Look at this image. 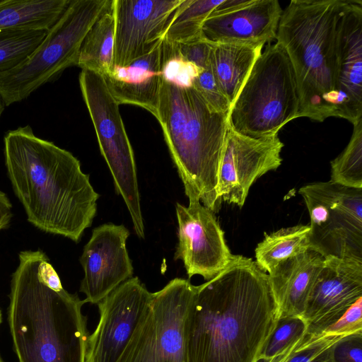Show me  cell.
I'll return each instance as SVG.
<instances>
[{"mask_svg":"<svg viewBox=\"0 0 362 362\" xmlns=\"http://www.w3.org/2000/svg\"><path fill=\"white\" fill-rule=\"evenodd\" d=\"M346 337L328 329L306 332L277 355L258 362H333L332 349Z\"/></svg>","mask_w":362,"mask_h":362,"instance_id":"cell-26","label":"cell"},{"mask_svg":"<svg viewBox=\"0 0 362 362\" xmlns=\"http://www.w3.org/2000/svg\"><path fill=\"white\" fill-rule=\"evenodd\" d=\"M361 297L362 262L325 257L302 316L307 332L324 331Z\"/></svg>","mask_w":362,"mask_h":362,"instance_id":"cell-17","label":"cell"},{"mask_svg":"<svg viewBox=\"0 0 362 362\" xmlns=\"http://www.w3.org/2000/svg\"><path fill=\"white\" fill-rule=\"evenodd\" d=\"M0 362H4V361L2 360V358H1V356H0Z\"/></svg>","mask_w":362,"mask_h":362,"instance_id":"cell-38","label":"cell"},{"mask_svg":"<svg viewBox=\"0 0 362 362\" xmlns=\"http://www.w3.org/2000/svg\"><path fill=\"white\" fill-rule=\"evenodd\" d=\"M12 204L6 193L0 190V230L10 226L12 214Z\"/></svg>","mask_w":362,"mask_h":362,"instance_id":"cell-35","label":"cell"},{"mask_svg":"<svg viewBox=\"0 0 362 362\" xmlns=\"http://www.w3.org/2000/svg\"><path fill=\"white\" fill-rule=\"evenodd\" d=\"M309 225L279 229L264 238L255 249V262L266 273L281 262L310 250Z\"/></svg>","mask_w":362,"mask_h":362,"instance_id":"cell-23","label":"cell"},{"mask_svg":"<svg viewBox=\"0 0 362 362\" xmlns=\"http://www.w3.org/2000/svg\"><path fill=\"white\" fill-rule=\"evenodd\" d=\"M299 112L295 71L285 48L276 42L255 61L230 105L228 127L250 137L271 136L298 118Z\"/></svg>","mask_w":362,"mask_h":362,"instance_id":"cell-6","label":"cell"},{"mask_svg":"<svg viewBox=\"0 0 362 362\" xmlns=\"http://www.w3.org/2000/svg\"><path fill=\"white\" fill-rule=\"evenodd\" d=\"M263 45L213 44L211 67L218 86L232 105L247 78Z\"/></svg>","mask_w":362,"mask_h":362,"instance_id":"cell-21","label":"cell"},{"mask_svg":"<svg viewBox=\"0 0 362 362\" xmlns=\"http://www.w3.org/2000/svg\"><path fill=\"white\" fill-rule=\"evenodd\" d=\"M48 30H8L0 31V72L23 62L46 37Z\"/></svg>","mask_w":362,"mask_h":362,"instance_id":"cell-28","label":"cell"},{"mask_svg":"<svg viewBox=\"0 0 362 362\" xmlns=\"http://www.w3.org/2000/svg\"><path fill=\"white\" fill-rule=\"evenodd\" d=\"M170 43L163 40L153 52L124 66H113L104 76L107 88L119 105L139 106L155 117L163 80V66Z\"/></svg>","mask_w":362,"mask_h":362,"instance_id":"cell-19","label":"cell"},{"mask_svg":"<svg viewBox=\"0 0 362 362\" xmlns=\"http://www.w3.org/2000/svg\"><path fill=\"white\" fill-rule=\"evenodd\" d=\"M78 81L101 154L112 175L115 189L125 202L136 235L144 239V224L134 151L119 112V105L110 92L103 76L82 69Z\"/></svg>","mask_w":362,"mask_h":362,"instance_id":"cell-8","label":"cell"},{"mask_svg":"<svg viewBox=\"0 0 362 362\" xmlns=\"http://www.w3.org/2000/svg\"><path fill=\"white\" fill-rule=\"evenodd\" d=\"M183 0H112L113 66H124L157 48Z\"/></svg>","mask_w":362,"mask_h":362,"instance_id":"cell-12","label":"cell"},{"mask_svg":"<svg viewBox=\"0 0 362 362\" xmlns=\"http://www.w3.org/2000/svg\"><path fill=\"white\" fill-rule=\"evenodd\" d=\"M129 236L124 225L105 223L93 229L80 257L84 277L79 291L85 294L86 303L98 304L132 277L134 268L126 246Z\"/></svg>","mask_w":362,"mask_h":362,"instance_id":"cell-15","label":"cell"},{"mask_svg":"<svg viewBox=\"0 0 362 362\" xmlns=\"http://www.w3.org/2000/svg\"><path fill=\"white\" fill-rule=\"evenodd\" d=\"M4 144L7 175L28 221L78 243L92 224L100 197L80 161L29 125L8 131Z\"/></svg>","mask_w":362,"mask_h":362,"instance_id":"cell-2","label":"cell"},{"mask_svg":"<svg viewBox=\"0 0 362 362\" xmlns=\"http://www.w3.org/2000/svg\"><path fill=\"white\" fill-rule=\"evenodd\" d=\"M178 245L175 259L184 263L189 278L200 275L209 281L230 262V252L214 213L199 201L185 206L176 203Z\"/></svg>","mask_w":362,"mask_h":362,"instance_id":"cell-14","label":"cell"},{"mask_svg":"<svg viewBox=\"0 0 362 362\" xmlns=\"http://www.w3.org/2000/svg\"><path fill=\"white\" fill-rule=\"evenodd\" d=\"M325 258L308 250L279 264L268 273L279 319L302 317Z\"/></svg>","mask_w":362,"mask_h":362,"instance_id":"cell-20","label":"cell"},{"mask_svg":"<svg viewBox=\"0 0 362 362\" xmlns=\"http://www.w3.org/2000/svg\"><path fill=\"white\" fill-rule=\"evenodd\" d=\"M137 276L125 281L98 303L100 319L88 337L86 362H117L150 300Z\"/></svg>","mask_w":362,"mask_h":362,"instance_id":"cell-13","label":"cell"},{"mask_svg":"<svg viewBox=\"0 0 362 362\" xmlns=\"http://www.w3.org/2000/svg\"><path fill=\"white\" fill-rule=\"evenodd\" d=\"M192 86L216 111L228 115L230 105L221 93L211 67L202 70L194 78Z\"/></svg>","mask_w":362,"mask_h":362,"instance_id":"cell-31","label":"cell"},{"mask_svg":"<svg viewBox=\"0 0 362 362\" xmlns=\"http://www.w3.org/2000/svg\"><path fill=\"white\" fill-rule=\"evenodd\" d=\"M170 43V51L163 66V78L181 86H192V80L203 69L186 61L179 54L177 45Z\"/></svg>","mask_w":362,"mask_h":362,"instance_id":"cell-30","label":"cell"},{"mask_svg":"<svg viewBox=\"0 0 362 362\" xmlns=\"http://www.w3.org/2000/svg\"><path fill=\"white\" fill-rule=\"evenodd\" d=\"M196 289L188 279L175 278L151 293L117 362H187V321Z\"/></svg>","mask_w":362,"mask_h":362,"instance_id":"cell-9","label":"cell"},{"mask_svg":"<svg viewBox=\"0 0 362 362\" xmlns=\"http://www.w3.org/2000/svg\"><path fill=\"white\" fill-rule=\"evenodd\" d=\"M2 322V313H1V310L0 309V325L1 324Z\"/></svg>","mask_w":362,"mask_h":362,"instance_id":"cell-37","label":"cell"},{"mask_svg":"<svg viewBox=\"0 0 362 362\" xmlns=\"http://www.w3.org/2000/svg\"><path fill=\"white\" fill-rule=\"evenodd\" d=\"M326 329L344 336L362 332V297Z\"/></svg>","mask_w":362,"mask_h":362,"instance_id":"cell-33","label":"cell"},{"mask_svg":"<svg viewBox=\"0 0 362 362\" xmlns=\"http://www.w3.org/2000/svg\"><path fill=\"white\" fill-rule=\"evenodd\" d=\"M308 325L300 317L280 318L262 351L259 361L277 355L307 332Z\"/></svg>","mask_w":362,"mask_h":362,"instance_id":"cell-29","label":"cell"},{"mask_svg":"<svg viewBox=\"0 0 362 362\" xmlns=\"http://www.w3.org/2000/svg\"><path fill=\"white\" fill-rule=\"evenodd\" d=\"M45 252L24 250L11 280L8 322L18 362H86V303L64 288L56 291L42 279Z\"/></svg>","mask_w":362,"mask_h":362,"instance_id":"cell-3","label":"cell"},{"mask_svg":"<svg viewBox=\"0 0 362 362\" xmlns=\"http://www.w3.org/2000/svg\"><path fill=\"white\" fill-rule=\"evenodd\" d=\"M353 125L346 147L330 163V180L348 187L362 188V118Z\"/></svg>","mask_w":362,"mask_h":362,"instance_id":"cell-27","label":"cell"},{"mask_svg":"<svg viewBox=\"0 0 362 362\" xmlns=\"http://www.w3.org/2000/svg\"><path fill=\"white\" fill-rule=\"evenodd\" d=\"M112 0H70L35 51L21 64L0 72V97L8 106L77 66L82 43Z\"/></svg>","mask_w":362,"mask_h":362,"instance_id":"cell-7","label":"cell"},{"mask_svg":"<svg viewBox=\"0 0 362 362\" xmlns=\"http://www.w3.org/2000/svg\"><path fill=\"white\" fill-rule=\"evenodd\" d=\"M4 104L2 100H1V98L0 97V117L1 116V114H2L3 111H4Z\"/></svg>","mask_w":362,"mask_h":362,"instance_id":"cell-36","label":"cell"},{"mask_svg":"<svg viewBox=\"0 0 362 362\" xmlns=\"http://www.w3.org/2000/svg\"><path fill=\"white\" fill-rule=\"evenodd\" d=\"M70 0H0V31L49 30Z\"/></svg>","mask_w":362,"mask_h":362,"instance_id":"cell-22","label":"cell"},{"mask_svg":"<svg viewBox=\"0 0 362 362\" xmlns=\"http://www.w3.org/2000/svg\"><path fill=\"white\" fill-rule=\"evenodd\" d=\"M333 362H362V332L341 339L332 349Z\"/></svg>","mask_w":362,"mask_h":362,"instance_id":"cell-34","label":"cell"},{"mask_svg":"<svg viewBox=\"0 0 362 362\" xmlns=\"http://www.w3.org/2000/svg\"><path fill=\"white\" fill-rule=\"evenodd\" d=\"M282 11L277 0H223L204 22L202 37L211 44L264 45L276 39Z\"/></svg>","mask_w":362,"mask_h":362,"instance_id":"cell-16","label":"cell"},{"mask_svg":"<svg viewBox=\"0 0 362 362\" xmlns=\"http://www.w3.org/2000/svg\"><path fill=\"white\" fill-rule=\"evenodd\" d=\"M223 0H183L173 15L164 40L185 43L202 37L204 22Z\"/></svg>","mask_w":362,"mask_h":362,"instance_id":"cell-25","label":"cell"},{"mask_svg":"<svg viewBox=\"0 0 362 362\" xmlns=\"http://www.w3.org/2000/svg\"><path fill=\"white\" fill-rule=\"evenodd\" d=\"M283 147L278 134L253 138L228 127L218 171L219 200L241 208L252 184L281 165Z\"/></svg>","mask_w":362,"mask_h":362,"instance_id":"cell-11","label":"cell"},{"mask_svg":"<svg viewBox=\"0 0 362 362\" xmlns=\"http://www.w3.org/2000/svg\"><path fill=\"white\" fill-rule=\"evenodd\" d=\"M343 0H292L282 11L276 40L287 52L300 95L298 117H338L336 36Z\"/></svg>","mask_w":362,"mask_h":362,"instance_id":"cell-5","label":"cell"},{"mask_svg":"<svg viewBox=\"0 0 362 362\" xmlns=\"http://www.w3.org/2000/svg\"><path fill=\"white\" fill-rule=\"evenodd\" d=\"M298 193L310 216V250L362 262V188L329 180L307 184Z\"/></svg>","mask_w":362,"mask_h":362,"instance_id":"cell-10","label":"cell"},{"mask_svg":"<svg viewBox=\"0 0 362 362\" xmlns=\"http://www.w3.org/2000/svg\"><path fill=\"white\" fill-rule=\"evenodd\" d=\"M196 288L187 321V362H258L279 320L268 274L251 258L233 255Z\"/></svg>","mask_w":362,"mask_h":362,"instance_id":"cell-1","label":"cell"},{"mask_svg":"<svg viewBox=\"0 0 362 362\" xmlns=\"http://www.w3.org/2000/svg\"><path fill=\"white\" fill-rule=\"evenodd\" d=\"M115 21L111 6L88 32L80 49L77 66L102 76L112 68Z\"/></svg>","mask_w":362,"mask_h":362,"instance_id":"cell-24","label":"cell"},{"mask_svg":"<svg viewBox=\"0 0 362 362\" xmlns=\"http://www.w3.org/2000/svg\"><path fill=\"white\" fill-rule=\"evenodd\" d=\"M156 118L189 202L199 201L216 212L221 203L217 187L227 115L211 107L192 86L163 78Z\"/></svg>","mask_w":362,"mask_h":362,"instance_id":"cell-4","label":"cell"},{"mask_svg":"<svg viewBox=\"0 0 362 362\" xmlns=\"http://www.w3.org/2000/svg\"><path fill=\"white\" fill-rule=\"evenodd\" d=\"M338 117L362 118V1L343 0L336 36Z\"/></svg>","mask_w":362,"mask_h":362,"instance_id":"cell-18","label":"cell"},{"mask_svg":"<svg viewBox=\"0 0 362 362\" xmlns=\"http://www.w3.org/2000/svg\"><path fill=\"white\" fill-rule=\"evenodd\" d=\"M176 45L180 56L188 62L200 69L211 67L213 44L201 37L194 41Z\"/></svg>","mask_w":362,"mask_h":362,"instance_id":"cell-32","label":"cell"}]
</instances>
